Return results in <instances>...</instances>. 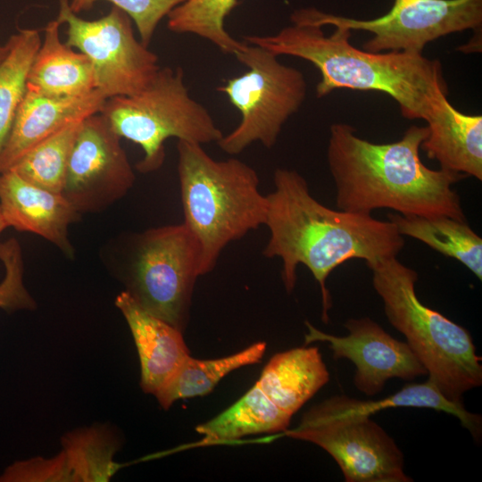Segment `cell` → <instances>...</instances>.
<instances>
[{
    "instance_id": "6da1fadb",
    "label": "cell",
    "mask_w": 482,
    "mask_h": 482,
    "mask_svg": "<svg viewBox=\"0 0 482 482\" xmlns=\"http://www.w3.org/2000/svg\"><path fill=\"white\" fill-rule=\"evenodd\" d=\"M273 180L264 224L270 238L262 253L281 259V277L288 293L295 286L297 266L309 269L320 288L321 319L328 323L332 299L326 281L330 273L351 259L364 260L369 266L397 257L404 246L403 236L389 220L322 204L295 170L278 168Z\"/></svg>"
},
{
    "instance_id": "7a4b0ae2",
    "label": "cell",
    "mask_w": 482,
    "mask_h": 482,
    "mask_svg": "<svg viewBox=\"0 0 482 482\" xmlns=\"http://www.w3.org/2000/svg\"><path fill=\"white\" fill-rule=\"evenodd\" d=\"M427 136V126L412 125L399 140L376 144L357 136L349 124H332L327 161L337 208L366 214L387 208L402 215L467 221L453 188L465 177L421 162L420 145Z\"/></svg>"
},
{
    "instance_id": "3957f363",
    "label": "cell",
    "mask_w": 482,
    "mask_h": 482,
    "mask_svg": "<svg viewBox=\"0 0 482 482\" xmlns=\"http://www.w3.org/2000/svg\"><path fill=\"white\" fill-rule=\"evenodd\" d=\"M292 24L269 36H246L245 42L276 55H290L312 63L320 73L316 96L337 89L382 92L398 104L402 115L425 121L440 106L448 90L439 61L422 54L371 53L352 45V31L335 27L326 36L322 27Z\"/></svg>"
},
{
    "instance_id": "277c9868",
    "label": "cell",
    "mask_w": 482,
    "mask_h": 482,
    "mask_svg": "<svg viewBox=\"0 0 482 482\" xmlns=\"http://www.w3.org/2000/svg\"><path fill=\"white\" fill-rule=\"evenodd\" d=\"M177 150L183 223L200 245L204 275L229 244L265 224L267 195L255 170L241 160L218 161L202 145L182 140Z\"/></svg>"
},
{
    "instance_id": "5b68a950",
    "label": "cell",
    "mask_w": 482,
    "mask_h": 482,
    "mask_svg": "<svg viewBox=\"0 0 482 482\" xmlns=\"http://www.w3.org/2000/svg\"><path fill=\"white\" fill-rule=\"evenodd\" d=\"M389 323L402 333L430 380L450 401L482 385L480 357L470 332L418 298V273L397 257L368 266Z\"/></svg>"
},
{
    "instance_id": "8992f818",
    "label": "cell",
    "mask_w": 482,
    "mask_h": 482,
    "mask_svg": "<svg viewBox=\"0 0 482 482\" xmlns=\"http://www.w3.org/2000/svg\"><path fill=\"white\" fill-rule=\"evenodd\" d=\"M100 112L118 136L143 149L136 165L143 173L162 166L170 137L204 145L224 135L209 111L189 95L180 67H161L141 91L106 99Z\"/></svg>"
},
{
    "instance_id": "52a82bcc",
    "label": "cell",
    "mask_w": 482,
    "mask_h": 482,
    "mask_svg": "<svg viewBox=\"0 0 482 482\" xmlns=\"http://www.w3.org/2000/svg\"><path fill=\"white\" fill-rule=\"evenodd\" d=\"M234 56L248 70L229 79L217 90L239 112L240 121L217 142L229 154H238L254 142L270 149L283 126L299 111L307 94L303 72L285 65L278 55L245 43Z\"/></svg>"
},
{
    "instance_id": "ba28073f",
    "label": "cell",
    "mask_w": 482,
    "mask_h": 482,
    "mask_svg": "<svg viewBox=\"0 0 482 482\" xmlns=\"http://www.w3.org/2000/svg\"><path fill=\"white\" fill-rule=\"evenodd\" d=\"M315 444L329 453L346 482H411L403 471V454L395 440L359 411L353 398L334 395L315 404L298 426L282 432Z\"/></svg>"
},
{
    "instance_id": "9c48e42d",
    "label": "cell",
    "mask_w": 482,
    "mask_h": 482,
    "mask_svg": "<svg viewBox=\"0 0 482 482\" xmlns=\"http://www.w3.org/2000/svg\"><path fill=\"white\" fill-rule=\"evenodd\" d=\"M199 276L201 248L187 227L154 228L138 239L128 292L147 312L182 331Z\"/></svg>"
},
{
    "instance_id": "30bf717a",
    "label": "cell",
    "mask_w": 482,
    "mask_h": 482,
    "mask_svg": "<svg viewBox=\"0 0 482 482\" xmlns=\"http://www.w3.org/2000/svg\"><path fill=\"white\" fill-rule=\"evenodd\" d=\"M290 21L368 31L373 35L363 45V50L368 52L422 54L428 43L443 36L480 29L482 0H395L386 14L371 20L303 8L294 11Z\"/></svg>"
},
{
    "instance_id": "8fae6325",
    "label": "cell",
    "mask_w": 482,
    "mask_h": 482,
    "mask_svg": "<svg viewBox=\"0 0 482 482\" xmlns=\"http://www.w3.org/2000/svg\"><path fill=\"white\" fill-rule=\"evenodd\" d=\"M66 24L65 43L90 60L96 89L106 99L141 91L161 68L158 56L137 40L131 19L116 6L104 16L87 21L60 0L56 19Z\"/></svg>"
},
{
    "instance_id": "7c38bea8",
    "label": "cell",
    "mask_w": 482,
    "mask_h": 482,
    "mask_svg": "<svg viewBox=\"0 0 482 482\" xmlns=\"http://www.w3.org/2000/svg\"><path fill=\"white\" fill-rule=\"evenodd\" d=\"M120 139L101 112L80 122L62 191L79 213L100 212L133 187L135 173Z\"/></svg>"
},
{
    "instance_id": "4fadbf2b",
    "label": "cell",
    "mask_w": 482,
    "mask_h": 482,
    "mask_svg": "<svg viewBox=\"0 0 482 482\" xmlns=\"http://www.w3.org/2000/svg\"><path fill=\"white\" fill-rule=\"evenodd\" d=\"M304 344H328L334 359H348L355 366V387L368 396L381 392L393 378L411 381L426 375L427 370L406 342L399 341L369 317L348 319V334L338 337L325 333L305 321Z\"/></svg>"
},
{
    "instance_id": "5bb4252c",
    "label": "cell",
    "mask_w": 482,
    "mask_h": 482,
    "mask_svg": "<svg viewBox=\"0 0 482 482\" xmlns=\"http://www.w3.org/2000/svg\"><path fill=\"white\" fill-rule=\"evenodd\" d=\"M0 209L8 227L38 235L73 256L68 229L80 213L62 193L36 186L9 170L0 173Z\"/></svg>"
},
{
    "instance_id": "9a60e30c",
    "label": "cell",
    "mask_w": 482,
    "mask_h": 482,
    "mask_svg": "<svg viewBox=\"0 0 482 482\" xmlns=\"http://www.w3.org/2000/svg\"><path fill=\"white\" fill-rule=\"evenodd\" d=\"M105 101L98 89L79 96L56 97L27 87L0 153V173L65 126L100 112Z\"/></svg>"
},
{
    "instance_id": "2e32d148",
    "label": "cell",
    "mask_w": 482,
    "mask_h": 482,
    "mask_svg": "<svg viewBox=\"0 0 482 482\" xmlns=\"http://www.w3.org/2000/svg\"><path fill=\"white\" fill-rule=\"evenodd\" d=\"M134 338L141 366L140 386L155 395L189 354L182 331L144 309L128 292L115 300Z\"/></svg>"
},
{
    "instance_id": "e0dca14e",
    "label": "cell",
    "mask_w": 482,
    "mask_h": 482,
    "mask_svg": "<svg viewBox=\"0 0 482 482\" xmlns=\"http://www.w3.org/2000/svg\"><path fill=\"white\" fill-rule=\"evenodd\" d=\"M422 149L441 169L482 179V116L462 113L445 97L426 120Z\"/></svg>"
},
{
    "instance_id": "ac0fdd59",
    "label": "cell",
    "mask_w": 482,
    "mask_h": 482,
    "mask_svg": "<svg viewBox=\"0 0 482 482\" xmlns=\"http://www.w3.org/2000/svg\"><path fill=\"white\" fill-rule=\"evenodd\" d=\"M60 26L57 20L46 25L27 87L56 97L87 95L96 89L93 65L86 54L61 41Z\"/></svg>"
},
{
    "instance_id": "d6986e66",
    "label": "cell",
    "mask_w": 482,
    "mask_h": 482,
    "mask_svg": "<svg viewBox=\"0 0 482 482\" xmlns=\"http://www.w3.org/2000/svg\"><path fill=\"white\" fill-rule=\"evenodd\" d=\"M329 381V372L317 346L278 353L256 382L283 411L293 416Z\"/></svg>"
},
{
    "instance_id": "ffe728a7",
    "label": "cell",
    "mask_w": 482,
    "mask_h": 482,
    "mask_svg": "<svg viewBox=\"0 0 482 482\" xmlns=\"http://www.w3.org/2000/svg\"><path fill=\"white\" fill-rule=\"evenodd\" d=\"M65 451L53 459L39 460L43 481H106L118 468L112 461L113 439L104 430L74 433L63 442Z\"/></svg>"
},
{
    "instance_id": "44dd1931",
    "label": "cell",
    "mask_w": 482,
    "mask_h": 482,
    "mask_svg": "<svg viewBox=\"0 0 482 482\" xmlns=\"http://www.w3.org/2000/svg\"><path fill=\"white\" fill-rule=\"evenodd\" d=\"M402 236L415 238L445 256L462 263L482 279V238L467 223L448 216L389 213Z\"/></svg>"
},
{
    "instance_id": "7402d4cb",
    "label": "cell",
    "mask_w": 482,
    "mask_h": 482,
    "mask_svg": "<svg viewBox=\"0 0 482 482\" xmlns=\"http://www.w3.org/2000/svg\"><path fill=\"white\" fill-rule=\"evenodd\" d=\"M292 416L279 409L255 383L237 402L195 430L210 445L259 433H282Z\"/></svg>"
},
{
    "instance_id": "603a6c76",
    "label": "cell",
    "mask_w": 482,
    "mask_h": 482,
    "mask_svg": "<svg viewBox=\"0 0 482 482\" xmlns=\"http://www.w3.org/2000/svg\"><path fill=\"white\" fill-rule=\"evenodd\" d=\"M265 351L266 344L258 342L218 359L199 360L188 355L154 395L161 406L168 409L178 400L207 395L231 371L259 362Z\"/></svg>"
},
{
    "instance_id": "cb8c5ba5",
    "label": "cell",
    "mask_w": 482,
    "mask_h": 482,
    "mask_svg": "<svg viewBox=\"0 0 482 482\" xmlns=\"http://www.w3.org/2000/svg\"><path fill=\"white\" fill-rule=\"evenodd\" d=\"M41 41L34 29H20L7 40L9 51L0 63V153L26 94L28 74Z\"/></svg>"
},
{
    "instance_id": "d4e9b609",
    "label": "cell",
    "mask_w": 482,
    "mask_h": 482,
    "mask_svg": "<svg viewBox=\"0 0 482 482\" xmlns=\"http://www.w3.org/2000/svg\"><path fill=\"white\" fill-rule=\"evenodd\" d=\"M237 4L238 0H186L167 15V27L174 33L198 36L234 55L245 43L231 37L224 25Z\"/></svg>"
},
{
    "instance_id": "484cf974",
    "label": "cell",
    "mask_w": 482,
    "mask_h": 482,
    "mask_svg": "<svg viewBox=\"0 0 482 482\" xmlns=\"http://www.w3.org/2000/svg\"><path fill=\"white\" fill-rule=\"evenodd\" d=\"M82 120L74 121L39 142L10 170L36 186L62 193L70 154Z\"/></svg>"
},
{
    "instance_id": "4316f807",
    "label": "cell",
    "mask_w": 482,
    "mask_h": 482,
    "mask_svg": "<svg viewBox=\"0 0 482 482\" xmlns=\"http://www.w3.org/2000/svg\"><path fill=\"white\" fill-rule=\"evenodd\" d=\"M101 0H69L76 13L90 9ZM123 11L134 21L140 41L148 46L160 21L186 0H104Z\"/></svg>"
},
{
    "instance_id": "83f0119b",
    "label": "cell",
    "mask_w": 482,
    "mask_h": 482,
    "mask_svg": "<svg viewBox=\"0 0 482 482\" xmlns=\"http://www.w3.org/2000/svg\"><path fill=\"white\" fill-rule=\"evenodd\" d=\"M0 261L5 270L4 278L0 282V308L33 309L36 304L23 283L21 249L15 238L0 243Z\"/></svg>"
},
{
    "instance_id": "f1b7e54d",
    "label": "cell",
    "mask_w": 482,
    "mask_h": 482,
    "mask_svg": "<svg viewBox=\"0 0 482 482\" xmlns=\"http://www.w3.org/2000/svg\"><path fill=\"white\" fill-rule=\"evenodd\" d=\"M9 51V46L7 42L2 46L0 45V63L3 62V60L5 58Z\"/></svg>"
},
{
    "instance_id": "f546056e",
    "label": "cell",
    "mask_w": 482,
    "mask_h": 482,
    "mask_svg": "<svg viewBox=\"0 0 482 482\" xmlns=\"http://www.w3.org/2000/svg\"><path fill=\"white\" fill-rule=\"evenodd\" d=\"M6 228H8V225L2 214L1 209H0V233L4 230Z\"/></svg>"
}]
</instances>
